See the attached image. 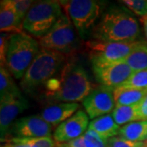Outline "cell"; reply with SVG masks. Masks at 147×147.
Returning <instances> with one entry per match:
<instances>
[{
  "mask_svg": "<svg viewBox=\"0 0 147 147\" xmlns=\"http://www.w3.org/2000/svg\"><path fill=\"white\" fill-rule=\"evenodd\" d=\"M140 36L139 21L130 11L118 6L105 11L91 34L92 39L111 42H136Z\"/></svg>",
  "mask_w": 147,
  "mask_h": 147,
  "instance_id": "obj_1",
  "label": "cell"
},
{
  "mask_svg": "<svg viewBox=\"0 0 147 147\" xmlns=\"http://www.w3.org/2000/svg\"><path fill=\"white\" fill-rule=\"evenodd\" d=\"M65 61L66 55L41 47L21 79V89L30 96L35 94L40 87L62 69Z\"/></svg>",
  "mask_w": 147,
  "mask_h": 147,
  "instance_id": "obj_2",
  "label": "cell"
},
{
  "mask_svg": "<svg viewBox=\"0 0 147 147\" xmlns=\"http://www.w3.org/2000/svg\"><path fill=\"white\" fill-rule=\"evenodd\" d=\"M58 78L60 80V88L51 97L56 101L68 103L84 101L94 89L87 71L78 63L65 64Z\"/></svg>",
  "mask_w": 147,
  "mask_h": 147,
  "instance_id": "obj_3",
  "label": "cell"
},
{
  "mask_svg": "<svg viewBox=\"0 0 147 147\" xmlns=\"http://www.w3.org/2000/svg\"><path fill=\"white\" fill-rule=\"evenodd\" d=\"M40 50L36 39L26 33L11 34L6 52V65L17 79H22Z\"/></svg>",
  "mask_w": 147,
  "mask_h": 147,
  "instance_id": "obj_4",
  "label": "cell"
},
{
  "mask_svg": "<svg viewBox=\"0 0 147 147\" xmlns=\"http://www.w3.org/2000/svg\"><path fill=\"white\" fill-rule=\"evenodd\" d=\"M59 1L43 0L34 2L23 21V28L36 38L44 36L62 14Z\"/></svg>",
  "mask_w": 147,
  "mask_h": 147,
  "instance_id": "obj_5",
  "label": "cell"
},
{
  "mask_svg": "<svg viewBox=\"0 0 147 147\" xmlns=\"http://www.w3.org/2000/svg\"><path fill=\"white\" fill-rule=\"evenodd\" d=\"M38 43L42 48L71 55L79 47L77 30L69 16L62 13L50 30L38 39Z\"/></svg>",
  "mask_w": 147,
  "mask_h": 147,
  "instance_id": "obj_6",
  "label": "cell"
},
{
  "mask_svg": "<svg viewBox=\"0 0 147 147\" xmlns=\"http://www.w3.org/2000/svg\"><path fill=\"white\" fill-rule=\"evenodd\" d=\"M65 13L69 16L82 38L91 35L95 22L100 17L101 4L94 0L59 1Z\"/></svg>",
  "mask_w": 147,
  "mask_h": 147,
  "instance_id": "obj_7",
  "label": "cell"
},
{
  "mask_svg": "<svg viewBox=\"0 0 147 147\" xmlns=\"http://www.w3.org/2000/svg\"><path fill=\"white\" fill-rule=\"evenodd\" d=\"M137 42H111L92 39L85 42V50L92 65H106L124 61Z\"/></svg>",
  "mask_w": 147,
  "mask_h": 147,
  "instance_id": "obj_8",
  "label": "cell"
},
{
  "mask_svg": "<svg viewBox=\"0 0 147 147\" xmlns=\"http://www.w3.org/2000/svg\"><path fill=\"white\" fill-rule=\"evenodd\" d=\"M0 131L1 141H8L10 130L17 115L29 108L27 99L20 95H7L0 97Z\"/></svg>",
  "mask_w": 147,
  "mask_h": 147,
  "instance_id": "obj_9",
  "label": "cell"
},
{
  "mask_svg": "<svg viewBox=\"0 0 147 147\" xmlns=\"http://www.w3.org/2000/svg\"><path fill=\"white\" fill-rule=\"evenodd\" d=\"M83 105L92 119L112 113L116 106L114 88L104 85L98 86L84 99Z\"/></svg>",
  "mask_w": 147,
  "mask_h": 147,
  "instance_id": "obj_10",
  "label": "cell"
},
{
  "mask_svg": "<svg viewBox=\"0 0 147 147\" xmlns=\"http://www.w3.org/2000/svg\"><path fill=\"white\" fill-rule=\"evenodd\" d=\"M92 71L96 79L101 85L116 88L131 77L133 71L124 61L106 65H92Z\"/></svg>",
  "mask_w": 147,
  "mask_h": 147,
  "instance_id": "obj_11",
  "label": "cell"
},
{
  "mask_svg": "<svg viewBox=\"0 0 147 147\" xmlns=\"http://www.w3.org/2000/svg\"><path fill=\"white\" fill-rule=\"evenodd\" d=\"M53 126L41 115H30L16 119L11 127L10 134L19 138L51 137Z\"/></svg>",
  "mask_w": 147,
  "mask_h": 147,
  "instance_id": "obj_12",
  "label": "cell"
},
{
  "mask_svg": "<svg viewBox=\"0 0 147 147\" xmlns=\"http://www.w3.org/2000/svg\"><path fill=\"white\" fill-rule=\"evenodd\" d=\"M88 127V115L85 111L79 110L56 128L53 137L57 143L68 142L83 136Z\"/></svg>",
  "mask_w": 147,
  "mask_h": 147,
  "instance_id": "obj_13",
  "label": "cell"
},
{
  "mask_svg": "<svg viewBox=\"0 0 147 147\" xmlns=\"http://www.w3.org/2000/svg\"><path fill=\"white\" fill-rule=\"evenodd\" d=\"M79 108L78 103H56L46 106L41 112V117L52 126H57L73 116Z\"/></svg>",
  "mask_w": 147,
  "mask_h": 147,
  "instance_id": "obj_14",
  "label": "cell"
},
{
  "mask_svg": "<svg viewBox=\"0 0 147 147\" xmlns=\"http://www.w3.org/2000/svg\"><path fill=\"white\" fill-rule=\"evenodd\" d=\"M23 29V21L14 11L10 0H2L0 4L1 33L21 34L24 33Z\"/></svg>",
  "mask_w": 147,
  "mask_h": 147,
  "instance_id": "obj_15",
  "label": "cell"
},
{
  "mask_svg": "<svg viewBox=\"0 0 147 147\" xmlns=\"http://www.w3.org/2000/svg\"><path fill=\"white\" fill-rule=\"evenodd\" d=\"M88 128L107 139L119 135V131L120 130L119 126L116 123L113 116L110 114L92 119V121L90 122Z\"/></svg>",
  "mask_w": 147,
  "mask_h": 147,
  "instance_id": "obj_16",
  "label": "cell"
},
{
  "mask_svg": "<svg viewBox=\"0 0 147 147\" xmlns=\"http://www.w3.org/2000/svg\"><path fill=\"white\" fill-rule=\"evenodd\" d=\"M124 62L134 72L147 69V42L137 41L131 53L124 59Z\"/></svg>",
  "mask_w": 147,
  "mask_h": 147,
  "instance_id": "obj_17",
  "label": "cell"
},
{
  "mask_svg": "<svg viewBox=\"0 0 147 147\" xmlns=\"http://www.w3.org/2000/svg\"><path fill=\"white\" fill-rule=\"evenodd\" d=\"M119 136L128 141L145 142L147 141V120L131 122L120 127Z\"/></svg>",
  "mask_w": 147,
  "mask_h": 147,
  "instance_id": "obj_18",
  "label": "cell"
},
{
  "mask_svg": "<svg viewBox=\"0 0 147 147\" xmlns=\"http://www.w3.org/2000/svg\"><path fill=\"white\" fill-rule=\"evenodd\" d=\"M147 95L146 89H131L118 87L114 89L116 105H139Z\"/></svg>",
  "mask_w": 147,
  "mask_h": 147,
  "instance_id": "obj_19",
  "label": "cell"
},
{
  "mask_svg": "<svg viewBox=\"0 0 147 147\" xmlns=\"http://www.w3.org/2000/svg\"><path fill=\"white\" fill-rule=\"evenodd\" d=\"M111 115L119 126L135 121L143 120L139 105H116Z\"/></svg>",
  "mask_w": 147,
  "mask_h": 147,
  "instance_id": "obj_20",
  "label": "cell"
},
{
  "mask_svg": "<svg viewBox=\"0 0 147 147\" xmlns=\"http://www.w3.org/2000/svg\"><path fill=\"white\" fill-rule=\"evenodd\" d=\"M11 72L4 65H1L0 69V97L7 95L21 94L20 89L17 88Z\"/></svg>",
  "mask_w": 147,
  "mask_h": 147,
  "instance_id": "obj_21",
  "label": "cell"
},
{
  "mask_svg": "<svg viewBox=\"0 0 147 147\" xmlns=\"http://www.w3.org/2000/svg\"><path fill=\"white\" fill-rule=\"evenodd\" d=\"M119 87L123 88H131V89H146L147 69L134 72L131 75V77Z\"/></svg>",
  "mask_w": 147,
  "mask_h": 147,
  "instance_id": "obj_22",
  "label": "cell"
},
{
  "mask_svg": "<svg viewBox=\"0 0 147 147\" xmlns=\"http://www.w3.org/2000/svg\"><path fill=\"white\" fill-rule=\"evenodd\" d=\"M84 138L86 147H108L109 139L89 128L84 134Z\"/></svg>",
  "mask_w": 147,
  "mask_h": 147,
  "instance_id": "obj_23",
  "label": "cell"
},
{
  "mask_svg": "<svg viewBox=\"0 0 147 147\" xmlns=\"http://www.w3.org/2000/svg\"><path fill=\"white\" fill-rule=\"evenodd\" d=\"M122 3L137 16H141V18L147 16L146 0H124Z\"/></svg>",
  "mask_w": 147,
  "mask_h": 147,
  "instance_id": "obj_24",
  "label": "cell"
},
{
  "mask_svg": "<svg viewBox=\"0 0 147 147\" xmlns=\"http://www.w3.org/2000/svg\"><path fill=\"white\" fill-rule=\"evenodd\" d=\"M10 2L17 16L20 17L22 21L26 18L28 11L34 3L29 0H10Z\"/></svg>",
  "mask_w": 147,
  "mask_h": 147,
  "instance_id": "obj_25",
  "label": "cell"
},
{
  "mask_svg": "<svg viewBox=\"0 0 147 147\" xmlns=\"http://www.w3.org/2000/svg\"><path fill=\"white\" fill-rule=\"evenodd\" d=\"M108 147H146V142H137L128 141L123 137H114L109 139Z\"/></svg>",
  "mask_w": 147,
  "mask_h": 147,
  "instance_id": "obj_26",
  "label": "cell"
},
{
  "mask_svg": "<svg viewBox=\"0 0 147 147\" xmlns=\"http://www.w3.org/2000/svg\"><path fill=\"white\" fill-rule=\"evenodd\" d=\"M1 147H38L32 142L30 138H19L13 137L7 141L4 145Z\"/></svg>",
  "mask_w": 147,
  "mask_h": 147,
  "instance_id": "obj_27",
  "label": "cell"
},
{
  "mask_svg": "<svg viewBox=\"0 0 147 147\" xmlns=\"http://www.w3.org/2000/svg\"><path fill=\"white\" fill-rule=\"evenodd\" d=\"M11 34L9 33H1L0 38V58H1V65L6 64V52L8 44V40Z\"/></svg>",
  "mask_w": 147,
  "mask_h": 147,
  "instance_id": "obj_28",
  "label": "cell"
},
{
  "mask_svg": "<svg viewBox=\"0 0 147 147\" xmlns=\"http://www.w3.org/2000/svg\"><path fill=\"white\" fill-rule=\"evenodd\" d=\"M30 140L38 147H56V143L52 137H36L30 138Z\"/></svg>",
  "mask_w": 147,
  "mask_h": 147,
  "instance_id": "obj_29",
  "label": "cell"
},
{
  "mask_svg": "<svg viewBox=\"0 0 147 147\" xmlns=\"http://www.w3.org/2000/svg\"><path fill=\"white\" fill-rule=\"evenodd\" d=\"M56 147H86L85 143H84V135L68 142L57 143Z\"/></svg>",
  "mask_w": 147,
  "mask_h": 147,
  "instance_id": "obj_30",
  "label": "cell"
},
{
  "mask_svg": "<svg viewBox=\"0 0 147 147\" xmlns=\"http://www.w3.org/2000/svg\"><path fill=\"white\" fill-rule=\"evenodd\" d=\"M139 106H140V110L142 113L143 120H147V95L139 104Z\"/></svg>",
  "mask_w": 147,
  "mask_h": 147,
  "instance_id": "obj_31",
  "label": "cell"
},
{
  "mask_svg": "<svg viewBox=\"0 0 147 147\" xmlns=\"http://www.w3.org/2000/svg\"><path fill=\"white\" fill-rule=\"evenodd\" d=\"M141 22L143 25L144 27V32H145V35H146V42H147V16H144L141 18Z\"/></svg>",
  "mask_w": 147,
  "mask_h": 147,
  "instance_id": "obj_32",
  "label": "cell"
},
{
  "mask_svg": "<svg viewBox=\"0 0 147 147\" xmlns=\"http://www.w3.org/2000/svg\"><path fill=\"white\" fill-rule=\"evenodd\" d=\"M146 147H147V142H146Z\"/></svg>",
  "mask_w": 147,
  "mask_h": 147,
  "instance_id": "obj_33",
  "label": "cell"
}]
</instances>
